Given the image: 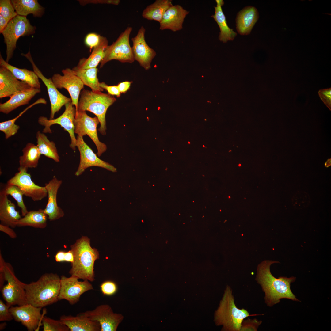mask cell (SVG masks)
I'll list each match as a JSON object with an SVG mask.
<instances>
[{"label": "cell", "mask_w": 331, "mask_h": 331, "mask_svg": "<svg viewBox=\"0 0 331 331\" xmlns=\"http://www.w3.org/2000/svg\"><path fill=\"white\" fill-rule=\"evenodd\" d=\"M101 36L93 33L88 34L86 37L85 42L86 44L90 48H94L99 44Z\"/></svg>", "instance_id": "44"}, {"label": "cell", "mask_w": 331, "mask_h": 331, "mask_svg": "<svg viewBox=\"0 0 331 331\" xmlns=\"http://www.w3.org/2000/svg\"><path fill=\"white\" fill-rule=\"evenodd\" d=\"M108 44L107 39L101 36L99 44L93 48L89 57L87 59L83 58L80 59L77 66L83 69L97 67L105 57L106 49L108 45Z\"/></svg>", "instance_id": "28"}, {"label": "cell", "mask_w": 331, "mask_h": 331, "mask_svg": "<svg viewBox=\"0 0 331 331\" xmlns=\"http://www.w3.org/2000/svg\"><path fill=\"white\" fill-rule=\"evenodd\" d=\"M203 147H205V146L204 145H203Z\"/></svg>", "instance_id": "56"}, {"label": "cell", "mask_w": 331, "mask_h": 331, "mask_svg": "<svg viewBox=\"0 0 331 331\" xmlns=\"http://www.w3.org/2000/svg\"><path fill=\"white\" fill-rule=\"evenodd\" d=\"M36 29L26 17L17 15L9 21L2 33L6 45V62L8 63L12 57L19 38L34 34Z\"/></svg>", "instance_id": "7"}, {"label": "cell", "mask_w": 331, "mask_h": 331, "mask_svg": "<svg viewBox=\"0 0 331 331\" xmlns=\"http://www.w3.org/2000/svg\"><path fill=\"white\" fill-rule=\"evenodd\" d=\"M12 4L18 15L26 17L32 14L35 17H41L45 11L37 0H12Z\"/></svg>", "instance_id": "29"}, {"label": "cell", "mask_w": 331, "mask_h": 331, "mask_svg": "<svg viewBox=\"0 0 331 331\" xmlns=\"http://www.w3.org/2000/svg\"><path fill=\"white\" fill-rule=\"evenodd\" d=\"M79 279L73 276L69 277L64 275L61 276L59 300L65 299L71 305H74L79 301L82 294L93 289V286L89 281H80Z\"/></svg>", "instance_id": "11"}, {"label": "cell", "mask_w": 331, "mask_h": 331, "mask_svg": "<svg viewBox=\"0 0 331 331\" xmlns=\"http://www.w3.org/2000/svg\"><path fill=\"white\" fill-rule=\"evenodd\" d=\"M31 87L27 83L17 79L7 68H0V98L10 97Z\"/></svg>", "instance_id": "19"}, {"label": "cell", "mask_w": 331, "mask_h": 331, "mask_svg": "<svg viewBox=\"0 0 331 331\" xmlns=\"http://www.w3.org/2000/svg\"><path fill=\"white\" fill-rule=\"evenodd\" d=\"M65 252L63 251H59L55 256V259L57 262L64 261Z\"/></svg>", "instance_id": "50"}, {"label": "cell", "mask_w": 331, "mask_h": 331, "mask_svg": "<svg viewBox=\"0 0 331 331\" xmlns=\"http://www.w3.org/2000/svg\"><path fill=\"white\" fill-rule=\"evenodd\" d=\"M40 104H46L47 101L44 98H40L27 107L15 118L0 123V130L5 134L6 139L15 135L19 129V126L15 124L16 120L29 109L36 105Z\"/></svg>", "instance_id": "35"}, {"label": "cell", "mask_w": 331, "mask_h": 331, "mask_svg": "<svg viewBox=\"0 0 331 331\" xmlns=\"http://www.w3.org/2000/svg\"><path fill=\"white\" fill-rule=\"evenodd\" d=\"M0 15L9 21L18 15L11 0H0Z\"/></svg>", "instance_id": "38"}, {"label": "cell", "mask_w": 331, "mask_h": 331, "mask_svg": "<svg viewBox=\"0 0 331 331\" xmlns=\"http://www.w3.org/2000/svg\"><path fill=\"white\" fill-rule=\"evenodd\" d=\"M18 172L10 178L7 183L15 185L21 190L24 195L31 198L34 201L41 200L48 196L45 186L36 185L32 180L28 169L20 166Z\"/></svg>", "instance_id": "12"}, {"label": "cell", "mask_w": 331, "mask_h": 331, "mask_svg": "<svg viewBox=\"0 0 331 331\" xmlns=\"http://www.w3.org/2000/svg\"><path fill=\"white\" fill-rule=\"evenodd\" d=\"M22 155L19 158L20 166L27 169L36 167L41 155L37 145L28 143L22 150Z\"/></svg>", "instance_id": "33"}, {"label": "cell", "mask_w": 331, "mask_h": 331, "mask_svg": "<svg viewBox=\"0 0 331 331\" xmlns=\"http://www.w3.org/2000/svg\"><path fill=\"white\" fill-rule=\"evenodd\" d=\"M80 3L83 5L89 3H101L118 5L120 2L119 0H80Z\"/></svg>", "instance_id": "46"}, {"label": "cell", "mask_w": 331, "mask_h": 331, "mask_svg": "<svg viewBox=\"0 0 331 331\" xmlns=\"http://www.w3.org/2000/svg\"><path fill=\"white\" fill-rule=\"evenodd\" d=\"M173 6L171 0H156L144 9L142 17L149 20L160 23L166 11Z\"/></svg>", "instance_id": "31"}, {"label": "cell", "mask_w": 331, "mask_h": 331, "mask_svg": "<svg viewBox=\"0 0 331 331\" xmlns=\"http://www.w3.org/2000/svg\"><path fill=\"white\" fill-rule=\"evenodd\" d=\"M42 324L44 331H70L60 320H55L46 316L42 319Z\"/></svg>", "instance_id": "37"}, {"label": "cell", "mask_w": 331, "mask_h": 331, "mask_svg": "<svg viewBox=\"0 0 331 331\" xmlns=\"http://www.w3.org/2000/svg\"><path fill=\"white\" fill-rule=\"evenodd\" d=\"M204 120L206 121V120H206V119H205Z\"/></svg>", "instance_id": "58"}, {"label": "cell", "mask_w": 331, "mask_h": 331, "mask_svg": "<svg viewBox=\"0 0 331 331\" xmlns=\"http://www.w3.org/2000/svg\"><path fill=\"white\" fill-rule=\"evenodd\" d=\"M74 261V256L71 250L67 252H65L64 261L70 262L71 263H72Z\"/></svg>", "instance_id": "51"}, {"label": "cell", "mask_w": 331, "mask_h": 331, "mask_svg": "<svg viewBox=\"0 0 331 331\" xmlns=\"http://www.w3.org/2000/svg\"><path fill=\"white\" fill-rule=\"evenodd\" d=\"M131 83V82L126 81L120 83L117 85L120 93H126L129 89Z\"/></svg>", "instance_id": "48"}, {"label": "cell", "mask_w": 331, "mask_h": 331, "mask_svg": "<svg viewBox=\"0 0 331 331\" xmlns=\"http://www.w3.org/2000/svg\"><path fill=\"white\" fill-rule=\"evenodd\" d=\"M23 284L27 303L42 308L59 301L60 278L57 274L46 273L36 281Z\"/></svg>", "instance_id": "2"}, {"label": "cell", "mask_w": 331, "mask_h": 331, "mask_svg": "<svg viewBox=\"0 0 331 331\" xmlns=\"http://www.w3.org/2000/svg\"><path fill=\"white\" fill-rule=\"evenodd\" d=\"M229 197V198H230V196H229V197Z\"/></svg>", "instance_id": "57"}, {"label": "cell", "mask_w": 331, "mask_h": 331, "mask_svg": "<svg viewBox=\"0 0 331 331\" xmlns=\"http://www.w3.org/2000/svg\"><path fill=\"white\" fill-rule=\"evenodd\" d=\"M63 74H54L51 79L57 89L64 88L69 92L73 105L75 106L76 113L78 112V104L79 95L84 84L79 78L74 73L73 70L67 68L62 70Z\"/></svg>", "instance_id": "14"}, {"label": "cell", "mask_w": 331, "mask_h": 331, "mask_svg": "<svg viewBox=\"0 0 331 331\" xmlns=\"http://www.w3.org/2000/svg\"><path fill=\"white\" fill-rule=\"evenodd\" d=\"M0 65L9 70L17 79L28 84L31 87L40 89L39 78L33 71L18 68L6 62L0 55Z\"/></svg>", "instance_id": "27"}, {"label": "cell", "mask_w": 331, "mask_h": 331, "mask_svg": "<svg viewBox=\"0 0 331 331\" xmlns=\"http://www.w3.org/2000/svg\"><path fill=\"white\" fill-rule=\"evenodd\" d=\"M42 308L35 307L27 303L21 306H13L9 308V311L13 319L20 322L25 326L29 331H37L44 316L41 314Z\"/></svg>", "instance_id": "17"}, {"label": "cell", "mask_w": 331, "mask_h": 331, "mask_svg": "<svg viewBox=\"0 0 331 331\" xmlns=\"http://www.w3.org/2000/svg\"><path fill=\"white\" fill-rule=\"evenodd\" d=\"M261 323V321H259L256 319H244L242 323L240 331H256Z\"/></svg>", "instance_id": "41"}, {"label": "cell", "mask_w": 331, "mask_h": 331, "mask_svg": "<svg viewBox=\"0 0 331 331\" xmlns=\"http://www.w3.org/2000/svg\"><path fill=\"white\" fill-rule=\"evenodd\" d=\"M6 325V324L5 323L1 324L0 325V330H2L4 329Z\"/></svg>", "instance_id": "53"}, {"label": "cell", "mask_w": 331, "mask_h": 331, "mask_svg": "<svg viewBox=\"0 0 331 331\" xmlns=\"http://www.w3.org/2000/svg\"><path fill=\"white\" fill-rule=\"evenodd\" d=\"M40 92V89L31 87L18 92L11 96L7 101L0 103V112L8 114L21 106L28 104L30 100Z\"/></svg>", "instance_id": "25"}, {"label": "cell", "mask_w": 331, "mask_h": 331, "mask_svg": "<svg viewBox=\"0 0 331 331\" xmlns=\"http://www.w3.org/2000/svg\"><path fill=\"white\" fill-rule=\"evenodd\" d=\"M90 319L100 324L101 331H116L124 319L123 316L113 312L107 304H102L91 310L83 312Z\"/></svg>", "instance_id": "15"}, {"label": "cell", "mask_w": 331, "mask_h": 331, "mask_svg": "<svg viewBox=\"0 0 331 331\" xmlns=\"http://www.w3.org/2000/svg\"><path fill=\"white\" fill-rule=\"evenodd\" d=\"M9 21L0 15V33H2L7 26Z\"/></svg>", "instance_id": "49"}, {"label": "cell", "mask_w": 331, "mask_h": 331, "mask_svg": "<svg viewBox=\"0 0 331 331\" xmlns=\"http://www.w3.org/2000/svg\"><path fill=\"white\" fill-rule=\"evenodd\" d=\"M216 6H214L215 13L211 16L217 22L219 27L220 32L219 39L223 43L228 41L233 40L237 36V33L228 26L225 16L223 11L222 6L224 4L223 0H216Z\"/></svg>", "instance_id": "26"}, {"label": "cell", "mask_w": 331, "mask_h": 331, "mask_svg": "<svg viewBox=\"0 0 331 331\" xmlns=\"http://www.w3.org/2000/svg\"><path fill=\"white\" fill-rule=\"evenodd\" d=\"M90 240L87 237L82 236L70 246L74 261L71 263L69 273L79 279L92 282L95 280L94 264L99 258V254L97 249L91 246Z\"/></svg>", "instance_id": "3"}, {"label": "cell", "mask_w": 331, "mask_h": 331, "mask_svg": "<svg viewBox=\"0 0 331 331\" xmlns=\"http://www.w3.org/2000/svg\"><path fill=\"white\" fill-rule=\"evenodd\" d=\"M189 13L180 5H173L164 13L159 23V29H169L174 32L181 29L184 19Z\"/></svg>", "instance_id": "21"}, {"label": "cell", "mask_w": 331, "mask_h": 331, "mask_svg": "<svg viewBox=\"0 0 331 331\" xmlns=\"http://www.w3.org/2000/svg\"><path fill=\"white\" fill-rule=\"evenodd\" d=\"M102 293L104 295L111 296L117 291V286L115 283L111 280H107L103 282L100 285Z\"/></svg>", "instance_id": "40"}, {"label": "cell", "mask_w": 331, "mask_h": 331, "mask_svg": "<svg viewBox=\"0 0 331 331\" xmlns=\"http://www.w3.org/2000/svg\"><path fill=\"white\" fill-rule=\"evenodd\" d=\"M8 195L0 191V220L1 224L14 228L17 226L18 221L21 218L16 209L14 203L10 200Z\"/></svg>", "instance_id": "23"}, {"label": "cell", "mask_w": 331, "mask_h": 331, "mask_svg": "<svg viewBox=\"0 0 331 331\" xmlns=\"http://www.w3.org/2000/svg\"><path fill=\"white\" fill-rule=\"evenodd\" d=\"M325 165L326 167H328L330 166L331 165V159H329L327 160Z\"/></svg>", "instance_id": "52"}, {"label": "cell", "mask_w": 331, "mask_h": 331, "mask_svg": "<svg viewBox=\"0 0 331 331\" xmlns=\"http://www.w3.org/2000/svg\"><path fill=\"white\" fill-rule=\"evenodd\" d=\"M36 145L41 154L56 162H59V157L54 142L50 141L44 133L40 131L36 133Z\"/></svg>", "instance_id": "34"}, {"label": "cell", "mask_w": 331, "mask_h": 331, "mask_svg": "<svg viewBox=\"0 0 331 331\" xmlns=\"http://www.w3.org/2000/svg\"><path fill=\"white\" fill-rule=\"evenodd\" d=\"M72 70L84 85L89 87L92 91L101 92L104 89L100 86L97 75L98 69L97 67L83 69L77 66Z\"/></svg>", "instance_id": "32"}, {"label": "cell", "mask_w": 331, "mask_h": 331, "mask_svg": "<svg viewBox=\"0 0 331 331\" xmlns=\"http://www.w3.org/2000/svg\"><path fill=\"white\" fill-rule=\"evenodd\" d=\"M250 316L248 311L236 306L232 291L227 286L219 307L216 312L215 319L219 325H223L224 330L240 331L243 320Z\"/></svg>", "instance_id": "4"}, {"label": "cell", "mask_w": 331, "mask_h": 331, "mask_svg": "<svg viewBox=\"0 0 331 331\" xmlns=\"http://www.w3.org/2000/svg\"><path fill=\"white\" fill-rule=\"evenodd\" d=\"M32 64L33 71L40 79L46 86L51 104V111L49 119H54L55 114L67 103L72 101L71 99L60 93L54 84L51 78L45 77L34 62L30 51L26 54L21 53Z\"/></svg>", "instance_id": "13"}, {"label": "cell", "mask_w": 331, "mask_h": 331, "mask_svg": "<svg viewBox=\"0 0 331 331\" xmlns=\"http://www.w3.org/2000/svg\"><path fill=\"white\" fill-rule=\"evenodd\" d=\"M292 203L294 206L298 207H303L310 204V198L306 192L298 191L293 196Z\"/></svg>", "instance_id": "39"}, {"label": "cell", "mask_w": 331, "mask_h": 331, "mask_svg": "<svg viewBox=\"0 0 331 331\" xmlns=\"http://www.w3.org/2000/svg\"><path fill=\"white\" fill-rule=\"evenodd\" d=\"M100 86L103 89H105L110 95H115L119 97L120 96L121 93L118 88L117 85L108 86L104 82H100Z\"/></svg>", "instance_id": "45"}, {"label": "cell", "mask_w": 331, "mask_h": 331, "mask_svg": "<svg viewBox=\"0 0 331 331\" xmlns=\"http://www.w3.org/2000/svg\"><path fill=\"white\" fill-rule=\"evenodd\" d=\"M12 228L8 226L0 224V231L6 233L12 238L14 239L17 237V235Z\"/></svg>", "instance_id": "47"}, {"label": "cell", "mask_w": 331, "mask_h": 331, "mask_svg": "<svg viewBox=\"0 0 331 331\" xmlns=\"http://www.w3.org/2000/svg\"><path fill=\"white\" fill-rule=\"evenodd\" d=\"M188 143L189 144H190V142H189V141L188 142Z\"/></svg>", "instance_id": "55"}, {"label": "cell", "mask_w": 331, "mask_h": 331, "mask_svg": "<svg viewBox=\"0 0 331 331\" xmlns=\"http://www.w3.org/2000/svg\"><path fill=\"white\" fill-rule=\"evenodd\" d=\"M78 104V110L89 111L98 118L100 126L98 131L103 135L106 130L105 115L109 107L116 100L108 94L101 92H94L83 89L80 93Z\"/></svg>", "instance_id": "5"}, {"label": "cell", "mask_w": 331, "mask_h": 331, "mask_svg": "<svg viewBox=\"0 0 331 331\" xmlns=\"http://www.w3.org/2000/svg\"><path fill=\"white\" fill-rule=\"evenodd\" d=\"M259 17L258 11L254 7L247 6L242 9L238 13L236 18V28L238 33L242 35L249 34Z\"/></svg>", "instance_id": "24"}, {"label": "cell", "mask_w": 331, "mask_h": 331, "mask_svg": "<svg viewBox=\"0 0 331 331\" xmlns=\"http://www.w3.org/2000/svg\"><path fill=\"white\" fill-rule=\"evenodd\" d=\"M132 29V27H127L115 42L108 46L105 57L100 62V68L107 62L113 59L123 63H132L134 62L132 47L129 42L130 36Z\"/></svg>", "instance_id": "8"}, {"label": "cell", "mask_w": 331, "mask_h": 331, "mask_svg": "<svg viewBox=\"0 0 331 331\" xmlns=\"http://www.w3.org/2000/svg\"><path fill=\"white\" fill-rule=\"evenodd\" d=\"M318 95L324 103L329 109H331V88L320 89Z\"/></svg>", "instance_id": "43"}, {"label": "cell", "mask_w": 331, "mask_h": 331, "mask_svg": "<svg viewBox=\"0 0 331 331\" xmlns=\"http://www.w3.org/2000/svg\"><path fill=\"white\" fill-rule=\"evenodd\" d=\"M146 29L143 26L139 29L137 35L131 39L132 47L135 60L146 70L151 68V63L156 55L154 50L150 47L145 39Z\"/></svg>", "instance_id": "18"}, {"label": "cell", "mask_w": 331, "mask_h": 331, "mask_svg": "<svg viewBox=\"0 0 331 331\" xmlns=\"http://www.w3.org/2000/svg\"><path fill=\"white\" fill-rule=\"evenodd\" d=\"M99 123L96 116L92 117L89 116L86 111L78 110L76 112L74 120V133L78 135L83 136L88 135L93 140L97 149V154L99 157L105 152L107 146L100 142L97 133V126Z\"/></svg>", "instance_id": "10"}, {"label": "cell", "mask_w": 331, "mask_h": 331, "mask_svg": "<svg viewBox=\"0 0 331 331\" xmlns=\"http://www.w3.org/2000/svg\"><path fill=\"white\" fill-rule=\"evenodd\" d=\"M65 110L63 113L55 119L48 120L44 116H40L38 119V123L44 126L43 132L51 133V126L54 124L59 125L69 134L71 142L70 146L75 150L76 147L77 139L74 135V120L76 112L75 108L73 106L72 101L65 105Z\"/></svg>", "instance_id": "9"}, {"label": "cell", "mask_w": 331, "mask_h": 331, "mask_svg": "<svg viewBox=\"0 0 331 331\" xmlns=\"http://www.w3.org/2000/svg\"><path fill=\"white\" fill-rule=\"evenodd\" d=\"M7 195H10L16 201L18 206L21 209V215L24 216L28 212L23 199V193L16 185L7 183L1 190Z\"/></svg>", "instance_id": "36"}, {"label": "cell", "mask_w": 331, "mask_h": 331, "mask_svg": "<svg viewBox=\"0 0 331 331\" xmlns=\"http://www.w3.org/2000/svg\"><path fill=\"white\" fill-rule=\"evenodd\" d=\"M18 221L17 226H30L35 228L44 229L47 226L48 217L44 209L31 210Z\"/></svg>", "instance_id": "30"}, {"label": "cell", "mask_w": 331, "mask_h": 331, "mask_svg": "<svg viewBox=\"0 0 331 331\" xmlns=\"http://www.w3.org/2000/svg\"><path fill=\"white\" fill-rule=\"evenodd\" d=\"M59 320L70 331H101L99 323L91 320L83 312L78 314L76 316L63 315Z\"/></svg>", "instance_id": "22"}, {"label": "cell", "mask_w": 331, "mask_h": 331, "mask_svg": "<svg viewBox=\"0 0 331 331\" xmlns=\"http://www.w3.org/2000/svg\"><path fill=\"white\" fill-rule=\"evenodd\" d=\"M76 146L80 153V161L75 175L78 176L82 174L88 168L97 166L105 168L113 172L117 171L116 169L108 163L100 159L84 141L83 137L78 135Z\"/></svg>", "instance_id": "16"}, {"label": "cell", "mask_w": 331, "mask_h": 331, "mask_svg": "<svg viewBox=\"0 0 331 331\" xmlns=\"http://www.w3.org/2000/svg\"><path fill=\"white\" fill-rule=\"evenodd\" d=\"M241 166V164H238V166H239V167Z\"/></svg>", "instance_id": "54"}, {"label": "cell", "mask_w": 331, "mask_h": 331, "mask_svg": "<svg viewBox=\"0 0 331 331\" xmlns=\"http://www.w3.org/2000/svg\"><path fill=\"white\" fill-rule=\"evenodd\" d=\"M62 183L61 180L54 177L48 183L45 184L44 186L47 191L48 199L46 207L44 210L50 221L58 219L63 217L64 215L63 211L58 206L57 202L58 190Z\"/></svg>", "instance_id": "20"}, {"label": "cell", "mask_w": 331, "mask_h": 331, "mask_svg": "<svg viewBox=\"0 0 331 331\" xmlns=\"http://www.w3.org/2000/svg\"><path fill=\"white\" fill-rule=\"evenodd\" d=\"M10 307L0 300V321H9L13 319V317L9 311Z\"/></svg>", "instance_id": "42"}, {"label": "cell", "mask_w": 331, "mask_h": 331, "mask_svg": "<svg viewBox=\"0 0 331 331\" xmlns=\"http://www.w3.org/2000/svg\"><path fill=\"white\" fill-rule=\"evenodd\" d=\"M0 274H2L6 283L0 288L1 292L6 304L10 307L21 306L27 303L23 283L15 274L13 268L3 258L0 259Z\"/></svg>", "instance_id": "6"}, {"label": "cell", "mask_w": 331, "mask_h": 331, "mask_svg": "<svg viewBox=\"0 0 331 331\" xmlns=\"http://www.w3.org/2000/svg\"><path fill=\"white\" fill-rule=\"evenodd\" d=\"M279 263L277 261L265 260L257 266L256 280L265 293V302L269 307L279 303L282 299L300 302L291 289V283L296 280L295 277L281 276L276 278L272 274L271 265Z\"/></svg>", "instance_id": "1"}]
</instances>
